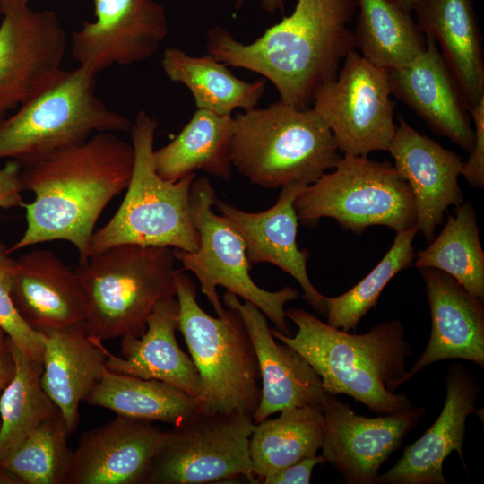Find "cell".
<instances>
[{"mask_svg":"<svg viewBox=\"0 0 484 484\" xmlns=\"http://www.w3.org/2000/svg\"><path fill=\"white\" fill-rule=\"evenodd\" d=\"M132 143L115 133H97L22 167L23 190L35 198L24 203L26 229L8 253L39 243L64 240L87 264L96 223L103 210L125 190L133 171Z\"/></svg>","mask_w":484,"mask_h":484,"instance_id":"cell-1","label":"cell"},{"mask_svg":"<svg viewBox=\"0 0 484 484\" xmlns=\"http://www.w3.org/2000/svg\"><path fill=\"white\" fill-rule=\"evenodd\" d=\"M357 4V0H298L290 15L249 44L215 26L206 35L207 53L226 65L263 75L283 102L309 108L317 88L334 79L356 49L348 23Z\"/></svg>","mask_w":484,"mask_h":484,"instance_id":"cell-2","label":"cell"},{"mask_svg":"<svg viewBox=\"0 0 484 484\" xmlns=\"http://www.w3.org/2000/svg\"><path fill=\"white\" fill-rule=\"evenodd\" d=\"M298 327L294 336L271 329L272 336L301 354L319 375L326 393L346 394L379 415L413 408L394 391L406 373L411 344L397 320L384 322L363 334H352L324 323L301 308L286 310Z\"/></svg>","mask_w":484,"mask_h":484,"instance_id":"cell-3","label":"cell"},{"mask_svg":"<svg viewBox=\"0 0 484 484\" xmlns=\"http://www.w3.org/2000/svg\"><path fill=\"white\" fill-rule=\"evenodd\" d=\"M231 161L265 188L310 185L341 160L332 132L314 108L279 100L234 117Z\"/></svg>","mask_w":484,"mask_h":484,"instance_id":"cell-4","label":"cell"},{"mask_svg":"<svg viewBox=\"0 0 484 484\" xmlns=\"http://www.w3.org/2000/svg\"><path fill=\"white\" fill-rule=\"evenodd\" d=\"M158 124L145 111L138 113L130 133L134 161L126 193L113 217L94 231L89 257L117 245L167 246L187 252L199 246L192 221V173L178 181L160 177L153 162Z\"/></svg>","mask_w":484,"mask_h":484,"instance_id":"cell-5","label":"cell"},{"mask_svg":"<svg viewBox=\"0 0 484 484\" xmlns=\"http://www.w3.org/2000/svg\"><path fill=\"white\" fill-rule=\"evenodd\" d=\"M178 329L200 377L202 411L253 417L261 399L257 357L238 312L212 317L196 301V288L183 271L175 275Z\"/></svg>","mask_w":484,"mask_h":484,"instance_id":"cell-6","label":"cell"},{"mask_svg":"<svg viewBox=\"0 0 484 484\" xmlns=\"http://www.w3.org/2000/svg\"><path fill=\"white\" fill-rule=\"evenodd\" d=\"M175 260L170 247L125 244L79 265L89 298L88 335L101 341L141 336L156 304L176 297Z\"/></svg>","mask_w":484,"mask_h":484,"instance_id":"cell-7","label":"cell"},{"mask_svg":"<svg viewBox=\"0 0 484 484\" xmlns=\"http://www.w3.org/2000/svg\"><path fill=\"white\" fill-rule=\"evenodd\" d=\"M96 76L77 66L65 70L19 106L0 124V160L22 167L95 133L127 132L128 118L109 108L96 94Z\"/></svg>","mask_w":484,"mask_h":484,"instance_id":"cell-8","label":"cell"},{"mask_svg":"<svg viewBox=\"0 0 484 484\" xmlns=\"http://www.w3.org/2000/svg\"><path fill=\"white\" fill-rule=\"evenodd\" d=\"M294 207L303 225H315L328 217L356 235L375 225L398 232L417 223L406 180L393 164L367 156L341 157L333 171L305 186Z\"/></svg>","mask_w":484,"mask_h":484,"instance_id":"cell-9","label":"cell"},{"mask_svg":"<svg viewBox=\"0 0 484 484\" xmlns=\"http://www.w3.org/2000/svg\"><path fill=\"white\" fill-rule=\"evenodd\" d=\"M216 200L210 180L205 177L194 178L190 191V211L199 234V246L193 252L173 249L175 258L182 264L180 270L195 275L201 291L218 316L226 310L216 290L217 286H221L253 303L273 323L276 330L290 336L285 305L297 299L298 292L290 287L268 291L255 283L242 238L222 216L212 211Z\"/></svg>","mask_w":484,"mask_h":484,"instance_id":"cell-10","label":"cell"},{"mask_svg":"<svg viewBox=\"0 0 484 484\" xmlns=\"http://www.w3.org/2000/svg\"><path fill=\"white\" fill-rule=\"evenodd\" d=\"M255 423L240 412L196 416L163 431L145 484H201L244 476L257 483L249 454Z\"/></svg>","mask_w":484,"mask_h":484,"instance_id":"cell-11","label":"cell"},{"mask_svg":"<svg viewBox=\"0 0 484 484\" xmlns=\"http://www.w3.org/2000/svg\"><path fill=\"white\" fill-rule=\"evenodd\" d=\"M392 96L387 72L355 49L343 59L335 78L317 88L312 104L340 152L367 156L387 151L393 138L397 125Z\"/></svg>","mask_w":484,"mask_h":484,"instance_id":"cell-12","label":"cell"},{"mask_svg":"<svg viewBox=\"0 0 484 484\" xmlns=\"http://www.w3.org/2000/svg\"><path fill=\"white\" fill-rule=\"evenodd\" d=\"M0 13V117H5L62 72L66 36L53 11L25 5Z\"/></svg>","mask_w":484,"mask_h":484,"instance_id":"cell-13","label":"cell"},{"mask_svg":"<svg viewBox=\"0 0 484 484\" xmlns=\"http://www.w3.org/2000/svg\"><path fill=\"white\" fill-rule=\"evenodd\" d=\"M95 20L71 36L73 57L91 73L151 57L168 34L163 6L153 0H92Z\"/></svg>","mask_w":484,"mask_h":484,"instance_id":"cell-14","label":"cell"},{"mask_svg":"<svg viewBox=\"0 0 484 484\" xmlns=\"http://www.w3.org/2000/svg\"><path fill=\"white\" fill-rule=\"evenodd\" d=\"M320 406L324 420L322 455L349 484H375L383 463L426 411L425 407H413L367 418L329 393L324 395Z\"/></svg>","mask_w":484,"mask_h":484,"instance_id":"cell-15","label":"cell"},{"mask_svg":"<svg viewBox=\"0 0 484 484\" xmlns=\"http://www.w3.org/2000/svg\"><path fill=\"white\" fill-rule=\"evenodd\" d=\"M397 117L398 125L387 151L412 193L418 229L432 241L448 207L464 202L458 182L463 161L455 152L418 132L403 117Z\"/></svg>","mask_w":484,"mask_h":484,"instance_id":"cell-16","label":"cell"},{"mask_svg":"<svg viewBox=\"0 0 484 484\" xmlns=\"http://www.w3.org/2000/svg\"><path fill=\"white\" fill-rule=\"evenodd\" d=\"M162 430L117 416L82 434L64 484H145Z\"/></svg>","mask_w":484,"mask_h":484,"instance_id":"cell-17","label":"cell"},{"mask_svg":"<svg viewBox=\"0 0 484 484\" xmlns=\"http://www.w3.org/2000/svg\"><path fill=\"white\" fill-rule=\"evenodd\" d=\"M223 301L238 312L257 357L262 385L254 422L257 424L284 409L320 405L326 393L321 377L301 354L275 341L265 315L253 303L240 302L229 291L224 294Z\"/></svg>","mask_w":484,"mask_h":484,"instance_id":"cell-18","label":"cell"},{"mask_svg":"<svg viewBox=\"0 0 484 484\" xmlns=\"http://www.w3.org/2000/svg\"><path fill=\"white\" fill-rule=\"evenodd\" d=\"M305 186H282L275 204L259 212L239 210L218 198L214 205L242 238L250 264L269 263L289 273L301 286L309 305L325 314V297L315 288L307 274L309 254L299 250L296 239L298 220L294 203Z\"/></svg>","mask_w":484,"mask_h":484,"instance_id":"cell-19","label":"cell"},{"mask_svg":"<svg viewBox=\"0 0 484 484\" xmlns=\"http://www.w3.org/2000/svg\"><path fill=\"white\" fill-rule=\"evenodd\" d=\"M426 39V49L412 62L387 72L392 95L433 132L471 152L475 134L468 107L436 42Z\"/></svg>","mask_w":484,"mask_h":484,"instance_id":"cell-20","label":"cell"},{"mask_svg":"<svg viewBox=\"0 0 484 484\" xmlns=\"http://www.w3.org/2000/svg\"><path fill=\"white\" fill-rule=\"evenodd\" d=\"M11 294L25 323L43 335L84 323L89 311L81 278L49 250H33L15 260Z\"/></svg>","mask_w":484,"mask_h":484,"instance_id":"cell-21","label":"cell"},{"mask_svg":"<svg viewBox=\"0 0 484 484\" xmlns=\"http://www.w3.org/2000/svg\"><path fill=\"white\" fill-rule=\"evenodd\" d=\"M431 315L428 345L402 384L425 367L444 359H465L484 367V307L454 277L421 268Z\"/></svg>","mask_w":484,"mask_h":484,"instance_id":"cell-22","label":"cell"},{"mask_svg":"<svg viewBox=\"0 0 484 484\" xmlns=\"http://www.w3.org/2000/svg\"><path fill=\"white\" fill-rule=\"evenodd\" d=\"M446 398L438 418L420 438L405 447L400 460L386 472L378 475L379 484H445L443 463L456 451L465 467L462 444L466 419L475 409L480 391L471 374L462 365L447 372Z\"/></svg>","mask_w":484,"mask_h":484,"instance_id":"cell-23","label":"cell"},{"mask_svg":"<svg viewBox=\"0 0 484 484\" xmlns=\"http://www.w3.org/2000/svg\"><path fill=\"white\" fill-rule=\"evenodd\" d=\"M179 306L175 297L160 300L139 337L126 335L121 340V357L108 351L105 366L113 372L143 379L169 383L198 397L200 377L190 357L179 347L175 332L178 329Z\"/></svg>","mask_w":484,"mask_h":484,"instance_id":"cell-24","label":"cell"},{"mask_svg":"<svg viewBox=\"0 0 484 484\" xmlns=\"http://www.w3.org/2000/svg\"><path fill=\"white\" fill-rule=\"evenodd\" d=\"M412 12L440 48L470 110L484 98L482 36L473 1L418 0Z\"/></svg>","mask_w":484,"mask_h":484,"instance_id":"cell-25","label":"cell"},{"mask_svg":"<svg viewBox=\"0 0 484 484\" xmlns=\"http://www.w3.org/2000/svg\"><path fill=\"white\" fill-rule=\"evenodd\" d=\"M45 337L41 384L72 434L78 425L80 402L107 369L103 344L88 335L84 323Z\"/></svg>","mask_w":484,"mask_h":484,"instance_id":"cell-26","label":"cell"},{"mask_svg":"<svg viewBox=\"0 0 484 484\" xmlns=\"http://www.w3.org/2000/svg\"><path fill=\"white\" fill-rule=\"evenodd\" d=\"M234 117L197 109L180 133L165 146L154 150L156 172L176 182L197 169L222 179L232 175L231 140Z\"/></svg>","mask_w":484,"mask_h":484,"instance_id":"cell-27","label":"cell"},{"mask_svg":"<svg viewBox=\"0 0 484 484\" xmlns=\"http://www.w3.org/2000/svg\"><path fill=\"white\" fill-rule=\"evenodd\" d=\"M117 416L179 426L202 411L198 399L169 383L108 368L83 399Z\"/></svg>","mask_w":484,"mask_h":484,"instance_id":"cell-28","label":"cell"},{"mask_svg":"<svg viewBox=\"0 0 484 484\" xmlns=\"http://www.w3.org/2000/svg\"><path fill=\"white\" fill-rule=\"evenodd\" d=\"M161 66L169 80L184 84L198 109L231 116L237 108H256L265 91V82H246L236 77L228 65L210 55L189 56L181 49H165Z\"/></svg>","mask_w":484,"mask_h":484,"instance_id":"cell-29","label":"cell"},{"mask_svg":"<svg viewBox=\"0 0 484 484\" xmlns=\"http://www.w3.org/2000/svg\"><path fill=\"white\" fill-rule=\"evenodd\" d=\"M278 418L255 424L249 454L256 482L321 449L324 420L320 405L284 409Z\"/></svg>","mask_w":484,"mask_h":484,"instance_id":"cell-30","label":"cell"},{"mask_svg":"<svg viewBox=\"0 0 484 484\" xmlns=\"http://www.w3.org/2000/svg\"><path fill=\"white\" fill-rule=\"evenodd\" d=\"M356 48L385 72L409 65L427 47V39L411 13L392 0H357Z\"/></svg>","mask_w":484,"mask_h":484,"instance_id":"cell-31","label":"cell"},{"mask_svg":"<svg viewBox=\"0 0 484 484\" xmlns=\"http://www.w3.org/2000/svg\"><path fill=\"white\" fill-rule=\"evenodd\" d=\"M14 374L0 395V463L44 420L60 412L41 384L42 364L8 338Z\"/></svg>","mask_w":484,"mask_h":484,"instance_id":"cell-32","label":"cell"},{"mask_svg":"<svg viewBox=\"0 0 484 484\" xmlns=\"http://www.w3.org/2000/svg\"><path fill=\"white\" fill-rule=\"evenodd\" d=\"M415 265L446 272L483 301L484 252L471 203L463 202L457 206L439 235L417 254Z\"/></svg>","mask_w":484,"mask_h":484,"instance_id":"cell-33","label":"cell"},{"mask_svg":"<svg viewBox=\"0 0 484 484\" xmlns=\"http://www.w3.org/2000/svg\"><path fill=\"white\" fill-rule=\"evenodd\" d=\"M61 412L44 420L4 462L0 470L25 484H64L72 452Z\"/></svg>","mask_w":484,"mask_h":484,"instance_id":"cell-34","label":"cell"},{"mask_svg":"<svg viewBox=\"0 0 484 484\" xmlns=\"http://www.w3.org/2000/svg\"><path fill=\"white\" fill-rule=\"evenodd\" d=\"M418 226L396 232L393 243L382 260L359 283L341 295L324 298L327 324L345 332L355 330L360 320L375 307L387 283L415 258L412 241Z\"/></svg>","mask_w":484,"mask_h":484,"instance_id":"cell-35","label":"cell"},{"mask_svg":"<svg viewBox=\"0 0 484 484\" xmlns=\"http://www.w3.org/2000/svg\"><path fill=\"white\" fill-rule=\"evenodd\" d=\"M15 260L0 241V327L7 337L31 359L42 364L46 337L32 330L14 306L11 282Z\"/></svg>","mask_w":484,"mask_h":484,"instance_id":"cell-36","label":"cell"},{"mask_svg":"<svg viewBox=\"0 0 484 484\" xmlns=\"http://www.w3.org/2000/svg\"><path fill=\"white\" fill-rule=\"evenodd\" d=\"M474 134V145L462 165V175L472 187L484 186V98L469 110Z\"/></svg>","mask_w":484,"mask_h":484,"instance_id":"cell-37","label":"cell"},{"mask_svg":"<svg viewBox=\"0 0 484 484\" xmlns=\"http://www.w3.org/2000/svg\"><path fill=\"white\" fill-rule=\"evenodd\" d=\"M22 165L9 160L0 166V209L22 206Z\"/></svg>","mask_w":484,"mask_h":484,"instance_id":"cell-38","label":"cell"},{"mask_svg":"<svg viewBox=\"0 0 484 484\" xmlns=\"http://www.w3.org/2000/svg\"><path fill=\"white\" fill-rule=\"evenodd\" d=\"M324 456L314 455L298 461L297 462L285 467L275 474L263 480L264 484H308L313 469L324 463Z\"/></svg>","mask_w":484,"mask_h":484,"instance_id":"cell-39","label":"cell"},{"mask_svg":"<svg viewBox=\"0 0 484 484\" xmlns=\"http://www.w3.org/2000/svg\"><path fill=\"white\" fill-rule=\"evenodd\" d=\"M14 374V361L8 346V337L0 327V395Z\"/></svg>","mask_w":484,"mask_h":484,"instance_id":"cell-40","label":"cell"},{"mask_svg":"<svg viewBox=\"0 0 484 484\" xmlns=\"http://www.w3.org/2000/svg\"><path fill=\"white\" fill-rule=\"evenodd\" d=\"M246 1L249 0H236L235 5L236 8H240ZM263 9L268 13H283L284 12V0H257Z\"/></svg>","mask_w":484,"mask_h":484,"instance_id":"cell-41","label":"cell"},{"mask_svg":"<svg viewBox=\"0 0 484 484\" xmlns=\"http://www.w3.org/2000/svg\"><path fill=\"white\" fill-rule=\"evenodd\" d=\"M30 0H0V13L7 8L29 5Z\"/></svg>","mask_w":484,"mask_h":484,"instance_id":"cell-42","label":"cell"},{"mask_svg":"<svg viewBox=\"0 0 484 484\" xmlns=\"http://www.w3.org/2000/svg\"><path fill=\"white\" fill-rule=\"evenodd\" d=\"M395 4L408 13H412L418 0H392Z\"/></svg>","mask_w":484,"mask_h":484,"instance_id":"cell-43","label":"cell"},{"mask_svg":"<svg viewBox=\"0 0 484 484\" xmlns=\"http://www.w3.org/2000/svg\"><path fill=\"white\" fill-rule=\"evenodd\" d=\"M4 117H0V124L2 123V121L4 120Z\"/></svg>","mask_w":484,"mask_h":484,"instance_id":"cell-44","label":"cell"}]
</instances>
